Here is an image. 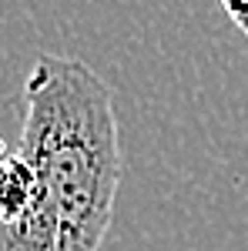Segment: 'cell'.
<instances>
[{
	"label": "cell",
	"instance_id": "6da1fadb",
	"mask_svg": "<svg viewBox=\"0 0 248 251\" xmlns=\"http://www.w3.org/2000/svg\"><path fill=\"white\" fill-rule=\"evenodd\" d=\"M17 154L34 177V204L3 228V251H101L121 184V131L91 64L37 57L24 84Z\"/></svg>",
	"mask_w": 248,
	"mask_h": 251
},
{
	"label": "cell",
	"instance_id": "7a4b0ae2",
	"mask_svg": "<svg viewBox=\"0 0 248 251\" xmlns=\"http://www.w3.org/2000/svg\"><path fill=\"white\" fill-rule=\"evenodd\" d=\"M221 10L228 14V20L248 37V0H218Z\"/></svg>",
	"mask_w": 248,
	"mask_h": 251
}]
</instances>
